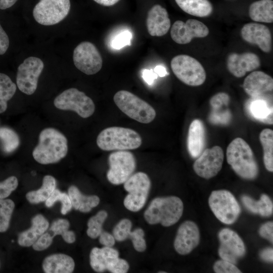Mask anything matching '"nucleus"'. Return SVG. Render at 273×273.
<instances>
[{"mask_svg":"<svg viewBox=\"0 0 273 273\" xmlns=\"http://www.w3.org/2000/svg\"><path fill=\"white\" fill-rule=\"evenodd\" d=\"M226 156L228 163L240 177L248 180L257 177L258 164L251 148L244 140H233L227 147Z\"/></svg>","mask_w":273,"mask_h":273,"instance_id":"1","label":"nucleus"},{"mask_svg":"<svg viewBox=\"0 0 273 273\" xmlns=\"http://www.w3.org/2000/svg\"><path fill=\"white\" fill-rule=\"evenodd\" d=\"M68 152L67 140L53 128L43 129L39 135V142L32 152L34 159L41 164L59 162Z\"/></svg>","mask_w":273,"mask_h":273,"instance_id":"2","label":"nucleus"},{"mask_svg":"<svg viewBox=\"0 0 273 273\" xmlns=\"http://www.w3.org/2000/svg\"><path fill=\"white\" fill-rule=\"evenodd\" d=\"M184 205L177 197L171 196L154 199L144 213L146 221L150 224L160 223L169 226L182 216Z\"/></svg>","mask_w":273,"mask_h":273,"instance_id":"3","label":"nucleus"},{"mask_svg":"<svg viewBox=\"0 0 273 273\" xmlns=\"http://www.w3.org/2000/svg\"><path fill=\"white\" fill-rule=\"evenodd\" d=\"M97 144L104 151L133 150L141 146L142 138L132 129L113 126L100 132L97 138Z\"/></svg>","mask_w":273,"mask_h":273,"instance_id":"4","label":"nucleus"},{"mask_svg":"<svg viewBox=\"0 0 273 273\" xmlns=\"http://www.w3.org/2000/svg\"><path fill=\"white\" fill-rule=\"evenodd\" d=\"M113 100L122 112L140 123H150L156 117V111L149 104L130 92H117Z\"/></svg>","mask_w":273,"mask_h":273,"instance_id":"5","label":"nucleus"},{"mask_svg":"<svg viewBox=\"0 0 273 273\" xmlns=\"http://www.w3.org/2000/svg\"><path fill=\"white\" fill-rule=\"evenodd\" d=\"M175 76L185 84L193 86L202 85L205 81V70L195 58L187 55L173 57L170 62Z\"/></svg>","mask_w":273,"mask_h":273,"instance_id":"6","label":"nucleus"},{"mask_svg":"<svg viewBox=\"0 0 273 273\" xmlns=\"http://www.w3.org/2000/svg\"><path fill=\"white\" fill-rule=\"evenodd\" d=\"M210 209L221 222L231 224L238 219L241 208L234 196L229 191L216 190L211 192L208 200Z\"/></svg>","mask_w":273,"mask_h":273,"instance_id":"7","label":"nucleus"},{"mask_svg":"<svg viewBox=\"0 0 273 273\" xmlns=\"http://www.w3.org/2000/svg\"><path fill=\"white\" fill-rule=\"evenodd\" d=\"M128 194L124 199L125 208L133 212L141 210L145 204L151 187L148 175L143 172L132 174L124 183Z\"/></svg>","mask_w":273,"mask_h":273,"instance_id":"8","label":"nucleus"},{"mask_svg":"<svg viewBox=\"0 0 273 273\" xmlns=\"http://www.w3.org/2000/svg\"><path fill=\"white\" fill-rule=\"evenodd\" d=\"M54 104L60 110L74 111L83 118L92 116L95 110L93 101L83 92L75 88L63 92L56 97Z\"/></svg>","mask_w":273,"mask_h":273,"instance_id":"9","label":"nucleus"},{"mask_svg":"<svg viewBox=\"0 0 273 273\" xmlns=\"http://www.w3.org/2000/svg\"><path fill=\"white\" fill-rule=\"evenodd\" d=\"M109 169L107 173L109 181L115 185L123 184L136 168L134 155L126 150L117 151L108 157Z\"/></svg>","mask_w":273,"mask_h":273,"instance_id":"10","label":"nucleus"},{"mask_svg":"<svg viewBox=\"0 0 273 273\" xmlns=\"http://www.w3.org/2000/svg\"><path fill=\"white\" fill-rule=\"evenodd\" d=\"M70 7V0H40L33 9V16L41 25H53L68 15Z\"/></svg>","mask_w":273,"mask_h":273,"instance_id":"11","label":"nucleus"},{"mask_svg":"<svg viewBox=\"0 0 273 273\" xmlns=\"http://www.w3.org/2000/svg\"><path fill=\"white\" fill-rule=\"evenodd\" d=\"M44 67L42 61L37 57L25 59L18 67L16 83L22 93L31 95L36 90L38 78Z\"/></svg>","mask_w":273,"mask_h":273,"instance_id":"12","label":"nucleus"},{"mask_svg":"<svg viewBox=\"0 0 273 273\" xmlns=\"http://www.w3.org/2000/svg\"><path fill=\"white\" fill-rule=\"evenodd\" d=\"M73 60L75 67L87 75H93L102 68L103 60L95 44L89 41L79 43L74 49Z\"/></svg>","mask_w":273,"mask_h":273,"instance_id":"13","label":"nucleus"},{"mask_svg":"<svg viewBox=\"0 0 273 273\" xmlns=\"http://www.w3.org/2000/svg\"><path fill=\"white\" fill-rule=\"evenodd\" d=\"M223 151L218 146L204 150L193 164V169L199 176L209 179L216 176L222 168Z\"/></svg>","mask_w":273,"mask_h":273,"instance_id":"14","label":"nucleus"},{"mask_svg":"<svg viewBox=\"0 0 273 273\" xmlns=\"http://www.w3.org/2000/svg\"><path fill=\"white\" fill-rule=\"evenodd\" d=\"M218 237L220 242L218 253L222 259L236 264L245 255L244 243L235 232L224 228L219 231Z\"/></svg>","mask_w":273,"mask_h":273,"instance_id":"15","label":"nucleus"},{"mask_svg":"<svg viewBox=\"0 0 273 273\" xmlns=\"http://www.w3.org/2000/svg\"><path fill=\"white\" fill-rule=\"evenodd\" d=\"M209 32L208 28L203 22L190 19L185 22L176 21L171 27L170 36L177 43L184 44L190 43L194 37H205Z\"/></svg>","mask_w":273,"mask_h":273,"instance_id":"16","label":"nucleus"},{"mask_svg":"<svg viewBox=\"0 0 273 273\" xmlns=\"http://www.w3.org/2000/svg\"><path fill=\"white\" fill-rule=\"evenodd\" d=\"M199 241L200 232L197 225L193 221L187 220L178 228L174 247L179 254L187 255L199 245Z\"/></svg>","mask_w":273,"mask_h":273,"instance_id":"17","label":"nucleus"},{"mask_svg":"<svg viewBox=\"0 0 273 273\" xmlns=\"http://www.w3.org/2000/svg\"><path fill=\"white\" fill-rule=\"evenodd\" d=\"M260 65L258 56L251 52L242 54H230L226 60V66L229 72L234 76L240 78L247 72L257 69Z\"/></svg>","mask_w":273,"mask_h":273,"instance_id":"18","label":"nucleus"},{"mask_svg":"<svg viewBox=\"0 0 273 273\" xmlns=\"http://www.w3.org/2000/svg\"><path fill=\"white\" fill-rule=\"evenodd\" d=\"M243 87L251 98L270 95L273 90V79L261 71H254L244 79Z\"/></svg>","mask_w":273,"mask_h":273,"instance_id":"19","label":"nucleus"},{"mask_svg":"<svg viewBox=\"0 0 273 273\" xmlns=\"http://www.w3.org/2000/svg\"><path fill=\"white\" fill-rule=\"evenodd\" d=\"M241 34L246 42L256 44L265 53H269L271 49V35L269 28L265 25L249 23L242 28Z\"/></svg>","mask_w":273,"mask_h":273,"instance_id":"20","label":"nucleus"},{"mask_svg":"<svg viewBox=\"0 0 273 273\" xmlns=\"http://www.w3.org/2000/svg\"><path fill=\"white\" fill-rule=\"evenodd\" d=\"M146 25L151 36H162L166 34L170 27L167 10L159 5L153 6L148 12Z\"/></svg>","mask_w":273,"mask_h":273,"instance_id":"21","label":"nucleus"},{"mask_svg":"<svg viewBox=\"0 0 273 273\" xmlns=\"http://www.w3.org/2000/svg\"><path fill=\"white\" fill-rule=\"evenodd\" d=\"M272 95L251 98L246 104L249 115L260 122L272 124L273 108Z\"/></svg>","mask_w":273,"mask_h":273,"instance_id":"22","label":"nucleus"},{"mask_svg":"<svg viewBox=\"0 0 273 273\" xmlns=\"http://www.w3.org/2000/svg\"><path fill=\"white\" fill-rule=\"evenodd\" d=\"M206 129L203 122L200 119L193 120L189 126L187 147L190 155L196 158L205 149Z\"/></svg>","mask_w":273,"mask_h":273,"instance_id":"23","label":"nucleus"},{"mask_svg":"<svg viewBox=\"0 0 273 273\" xmlns=\"http://www.w3.org/2000/svg\"><path fill=\"white\" fill-rule=\"evenodd\" d=\"M119 257L118 251L112 247L104 246L102 248H93L90 253V265L98 272L110 269L112 265Z\"/></svg>","mask_w":273,"mask_h":273,"instance_id":"24","label":"nucleus"},{"mask_svg":"<svg viewBox=\"0 0 273 273\" xmlns=\"http://www.w3.org/2000/svg\"><path fill=\"white\" fill-rule=\"evenodd\" d=\"M31 226L20 233L18 243L21 246L29 247L43 234L49 226L48 220L41 214L35 215L31 219Z\"/></svg>","mask_w":273,"mask_h":273,"instance_id":"25","label":"nucleus"},{"mask_svg":"<svg viewBox=\"0 0 273 273\" xmlns=\"http://www.w3.org/2000/svg\"><path fill=\"white\" fill-rule=\"evenodd\" d=\"M74 267L72 258L64 254L50 255L42 262V268L46 273H71Z\"/></svg>","mask_w":273,"mask_h":273,"instance_id":"26","label":"nucleus"},{"mask_svg":"<svg viewBox=\"0 0 273 273\" xmlns=\"http://www.w3.org/2000/svg\"><path fill=\"white\" fill-rule=\"evenodd\" d=\"M68 195L72 207L83 213L89 212L100 203L99 197L96 195H84L75 186H71L69 188Z\"/></svg>","mask_w":273,"mask_h":273,"instance_id":"27","label":"nucleus"},{"mask_svg":"<svg viewBox=\"0 0 273 273\" xmlns=\"http://www.w3.org/2000/svg\"><path fill=\"white\" fill-rule=\"evenodd\" d=\"M249 15L254 21L264 23L273 22V1L259 0L253 3L249 7Z\"/></svg>","mask_w":273,"mask_h":273,"instance_id":"28","label":"nucleus"},{"mask_svg":"<svg viewBox=\"0 0 273 273\" xmlns=\"http://www.w3.org/2000/svg\"><path fill=\"white\" fill-rule=\"evenodd\" d=\"M179 7L185 12L199 17L210 15L212 6L208 0H175Z\"/></svg>","mask_w":273,"mask_h":273,"instance_id":"29","label":"nucleus"},{"mask_svg":"<svg viewBox=\"0 0 273 273\" xmlns=\"http://www.w3.org/2000/svg\"><path fill=\"white\" fill-rule=\"evenodd\" d=\"M241 200L245 207L253 213L259 214L263 217L269 216L272 213V202L265 194H262L258 201L247 195L243 196Z\"/></svg>","mask_w":273,"mask_h":273,"instance_id":"30","label":"nucleus"},{"mask_svg":"<svg viewBox=\"0 0 273 273\" xmlns=\"http://www.w3.org/2000/svg\"><path fill=\"white\" fill-rule=\"evenodd\" d=\"M56 186L55 178L51 175H46L43 178L41 188L28 192L26 195V199L32 204L45 202L56 189Z\"/></svg>","mask_w":273,"mask_h":273,"instance_id":"31","label":"nucleus"},{"mask_svg":"<svg viewBox=\"0 0 273 273\" xmlns=\"http://www.w3.org/2000/svg\"><path fill=\"white\" fill-rule=\"evenodd\" d=\"M259 140L263 149V162L266 169L273 171V131L269 128L263 129L259 134Z\"/></svg>","mask_w":273,"mask_h":273,"instance_id":"32","label":"nucleus"},{"mask_svg":"<svg viewBox=\"0 0 273 273\" xmlns=\"http://www.w3.org/2000/svg\"><path fill=\"white\" fill-rule=\"evenodd\" d=\"M16 88L8 75L0 73V114L6 110L8 101L14 96Z\"/></svg>","mask_w":273,"mask_h":273,"instance_id":"33","label":"nucleus"},{"mask_svg":"<svg viewBox=\"0 0 273 273\" xmlns=\"http://www.w3.org/2000/svg\"><path fill=\"white\" fill-rule=\"evenodd\" d=\"M0 140L3 149L6 153L14 151L19 146L20 139L17 133L7 127H0Z\"/></svg>","mask_w":273,"mask_h":273,"instance_id":"34","label":"nucleus"},{"mask_svg":"<svg viewBox=\"0 0 273 273\" xmlns=\"http://www.w3.org/2000/svg\"><path fill=\"white\" fill-rule=\"evenodd\" d=\"M108 213L105 210L99 211L91 217L87 221L86 234L92 239L98 238L103 231V224L107 218Z\"/></svg>","mask_w":273,"mask_h":273,"instance_id":"35","label":"nucleus"},{"mask_svg":"<svg viewBox=\"0 0 273 273\" xmlns=\"http://www.w3.org/2000/svg\"><path fill=\"white\" fill-rule=\"evenodd\" d=\"M14 208L15 203L12 200L0 199V233L9 229Z\"/></svg>","mask_w":273,"mask_h":273,"instance_id":"36","label":"nucleus"},{"mask_svg":"<svg viewBox=\"0 0 273 273\" xmlns=\"http://www.w3.org/2000/svg\"><path fill=\"white\" fill-rule=\"evenodd\" d=\"M59 201L62 203L61 212L62 214L65 215L71 210L72 206L68 194L56 189L45 201V204L48 207H51Z\"/></svg>","mask_w":273,"mask_h":273,"instance_id":"37","label":"nucleus"},{"mask_svg":"<svg viewBox=\"0 0 273 273\" xmlns=\"http://www.w3.org/2000/svg\"><path fill=\"white\" fill-rule=\"evenodd\" d=\"M132 223L128 219H122L114 228L113 235L118 242L123 241L128 238Z\"/></svg>","mask_w":273,"mask_h":273,"instance_id":"38","label":"nucleus"},{"mask_svg":"<svg viewBox=\"0 0 273 273\" xmlns=\"http://www.w3.org/2000/svg\"><path fill=\"white\" fill-rule=\"evenodd\" d=\"M18 181L15 176L8 177L4 181L0 182V199H5L17 188Z\"/></svg>","mask_w":273,"mask_h":273,"instance_id":"39","label":"nucleus"},{"mask_svg":"<svg viewBox=\"0 0 273 273\" xmlns=\"http://www.w3.org/2000/svg\"><path fill=\"white\" fill-rule=\"evenodd\" d=\"M144 236V232L141 228L136 229L129 234L128 238L131 240L134 248L138 252H143L146 249Z\"/></svg>","mask_w":273,"mask_h":273,"instance_id":"40","label":"nucleus"},{"mask_svg":"<svg viewBox=\"0 0 273 273\" xmlns=\"http://www.w3.org/2000/svg\"><path fill=\"white\" fill-rule=\"evenodd\" d=\"M132 36V33L128 30L120 32L112 40V47L116 50H120L126 46H130Z\"/></svg>","mask_w":273,"mask_h":273,"instance_id":"41","label":"nucleus"},{"mask_svg":"<svg viewBox=\"0 0 273 273\" xmlns=\"http://www.w3.org/2000/svg\"><path fill=\"white\" fill-rule=\"evenodd\" d=\"M213 269L216 273H241V271L235 264L225 260L216 261L213 265Z\"/></svg>","mask_w":273,"mask_h":273,"instance_id":"42","label":"nucleus"},{"mask_svg":"<svg viewBox=\"0 0 273 273\" xmlns=\"http://www.w3.org/2000/svg\"><path fill=\"white\" fill-rule=\"evenodd\" d=\"M54 237L52 232L48 230L32 245L33 249L36 251H42L47 249L52 244Z\"/></svg>","mask_w":273,"mask_h":273,"instance_id":"43","label":"nucleus"},{"mask_svg":"<svg viewBox=\"0 0 273 273\" xmlns=\"http://www.w3.org/2000/svg\"><path fill=\"white\" fill-rule=\"evenodd\" d=\"M70 223L66 219H58L53 221L49 230L53 233L54 236L61 235L62 237L68 230Z\"/></svg>","mask_w":273,"mask_h":273,"instance_id":"44","label":"nucleus"},{"mask_svg":"<svg viewBox=\"0 0 273 273\" xmlns=\"http://www.w3.org/2000/svg\"><path fill=\"white\" fill-rule=\"evenodd\" d=\"M229 96L225 93H219L213 96L210 100L212 108H220L227 105L230 101Z\"/></svg>","mask_w":273,"mask_h":273,"instance_id":"45","label":"nucleus"},{"mask_svg":"<svg viewBox=\"0 0 273 273\" xmlns=\"http://www.w3.org/2000/svg\"><path fill=\"white\" fill-rule=\"evenodd\" d=\"M259 234L261 237L264 238L271 243L273 242V223L268 221L262 224L259 230Z\"/></svg>","mask_w":273,"mask_h":273,"instance_id":"46","label":"nucleus"},{"mask_svg":"<svg viewBox=\"0 0 273 273\" xmlns=\"http://www.w3.org/2000/svg\"><path fill=\"white\" fill-rule=\"evenodd\" d=\"M10 45L9 38L0 23V55L5 54Z\"/></svg>","mask_w":273,"mask_h":273,"instance_id":"47","label":"nucleus"},{"mask_svg":"<svg viewBox=\"0 0 273 273\" xmlns=\"http://www.w3.org/2000/svg\"><path fill=\"white\" fill-rule=\"evenodd\" d=\"M99 237L100 243L104 246L112 247L115 243L113 235L107 232L103 231Z\"/></svg>","mask_w":273,"mask_h":273,"instance_id":"48","label":"nucleus"},{"mask_svg":"<svg viewBox=\"0 0 273 273\" xmlns=\"http://www.w3.org/2000/svg\"><path fill=\"white\" fill-rule=\"evenodd\" d=\"M157 76L152 69H144L142 71V77L149 85H152L153 83L154 80L157 78Z\"/></svg>","mask_w":273,"mask_h":273,"instance_id":"49","label":"nucleus"},{"mask_svg":"<svg viewBox=\"0 0 273 273\" xmlns=\"http://www.w3.org/2000/svg\"><path fill=\"white\" fill-rule=\"evenodd\" d=\"M260 258L264 261L271 262L273 261V250L272 248H267L260 253Z\"/></svg>","mask_w":273,"mask_h":273,"instance_id":"50","label":"nucleus"},{"mask_svg":"<svg viewBox=\"0 0 273 273\" xmlns=\"http://www.w3.org/2000/svg\"><path fill=\"white\" fill-rule=\"evenodd\" d=\"M64 240L68 243H73L75 241L76 237L75 233L72 231L68 230L62 236Z\"/></svg>","mask_w":273,"mask_h":273,"instance_id":"51","label":"nucleus"},{"mask_svg":"<svg viewBox=\"0 0 273 273\" xmlns=\"http://www.w3.org/2000/svg\"><path fill=\"white\" fill-rule=\"evenodd\" d=\"M18 0H0V9L6 10L12 7Z\"/></svg>","mask_w":273,"mask_h":273,"instance_id":"52","label":"nucleus"},{"mask_svg":"<svg viewBox=\"0 0 273 273\" xmlns=\"http://www.w3.org/2000/svg\"><path fill=\"white\" fill-rule=\"evenodd\" d=\"M154 72L156 74L160 77H164L165 75L168 74L166 68L161 65H158L156 66L154 69Z\"/></svg>","mask_w":273,"mask_h":273,"instance_id":"53","label":"nucleus"},{"mask_svg":"<svg viewBox=\"0 0 273 273\" xmlns=\"http://www.w3.org/2000/svg\"><path fill=\"white\" fill-rule=\"evenodd\" d=\"M97 3L104 6H111L117 3H118L120 0H93Z\"/></svg>","mask_w":273,"mask_h":273,"instance_id":"54","label":"nucleus"},{"mask_svg":"<svg viewBox=\"0 0 273 273\" xmlns=\"http://www.w3.org/2000/svg\"><path fill=\"white\" fill-rule=\"evenodd\" d=\"M159 273H166V272H165V271H159Z\"/></svg>","mask_w":273,"mask_h":273,"instance_id":"55","label":"nucleus"}]
</instances>
